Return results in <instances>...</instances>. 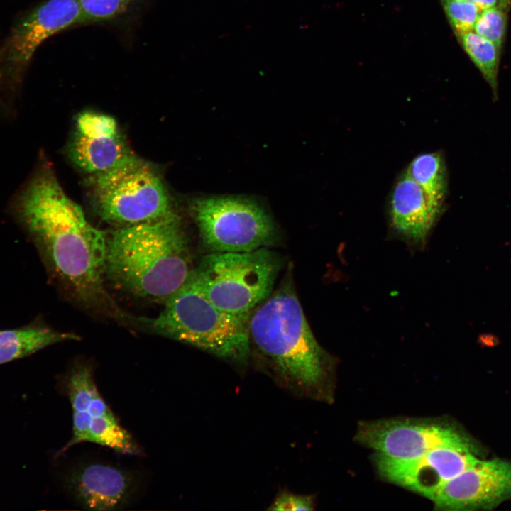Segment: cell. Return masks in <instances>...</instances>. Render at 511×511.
Returning a JSON list of instances; mask_svg holds the SVG:
<instances>
[{
  "instance_id": "cell-23",
  "label": "cell",
  "mask_w": 511,
  "mask_h": 511,
  "mask_svg": "<svg viewBox=\"0 0 511 511\" xmlns=\"http://www.w3.org/2000/svg\"><path fill=\"white\" fill-rule=\"evenodd\" d=\"M477 5L482 11L495 6L497 0H470Z\"/></svg>"
},
{
  "instance_id": "cell-17",
  "label": "cell",
  "mask_w": 511,
  "mask_h": 511,
  "mask_svg": "<svg viewBox=\"0 0 511 511\" xmlns=\"http://www.w3.org/2000/svg\"><path fill=\"white\" fill-rule=\"evenodd\" d=\"M406 171L429 200L443 210L448 193L447 170L443 155L439 152L419 154L412 159Z\"/></svg>"
},
{
  "instance_id": "cell-21",
  "label": "cell",
  "mask_w": 511,
  "mask_h": 511,
  "mask_svg": "<svg viewBox=\"0 0 511 511\" xmlns=\"http://www.w3.org/2000/svg\"><path fill=\"white\" fill-rule=\"evenodd\" d=\"M505 24L504 12L499 8L493 6L481 12L473 29L478 35L492 42L500 50L505 34Z\"/></svg>"
},
{
  "instance_id": "cell-16",
  "label": "cell",
  "mask_w": 511,
  "mask_h": 511,
  "mask_svg": "<svg viewBox=\"0 0 511 511\" xmlns=\"http://www.w3.org/2000/svg\"><path fill=\"white\" fill-rule=\"evenodd\" d=\"M79 339L76 334L39 324L0 330V364L26 357L57 343Z\"/></svg>"
},
{
  "instance_id": "cell-13",
  "label": "cell",
  "mask_w": 511,
  "mask_h": 511,
  "mask_svg": "<svg viewBox=\"0 0 511 511\" xmlns=\"http://www.w3.org/2000/svg\"><path fill=\"white\" fill-rule=\"evenodd\" d=\"M79 23L83 19L77 0L45 1L13 28L6 44V62L13 70H21L45 40Z\"/></svg>"
},
{
  "instance_id": "cell-18",
  "label": "cell",
  "mask_w": 511,
  "mask_h": 511,
  "mask_svg": "<svg viewBox=\"0 0 511 511\" xmlns=\"http://www.w3.org/2000/svg\"><path fill=\"white\" fill-rule=\"evenodd\" d=\"M459 36L464 49L490 85L496 98L499 50L492 42L471 31Z\"/></svg>"
},
{
  "instance_id": "cell-11",
  "label": "cell",
  "mask_w": 511,
  "mask_h": 511,
  "mask_svg": "<svg viewBox=\"0 0 511 511\" xmlns=\"http://www.w3.org/2000/svg\"><path fill=\"white\" fill-rule=\"evenodd\" d=\"M478 459L468 439L439 446L410 461L375 460L378 471L386 480L429 499L446 481Z\"/></svg>"
},
{
  "instance_id": "cell-12",
  "label": "cell",
  "mask_w": 511,
  "mask_h": 511,
  "mask_svg": "<svg viewBox=\"0 0 511 511\" xmlns=\"http://www.w3.org/2000/svg\"><path fill=\"white\" fill-rule=\"evenodd\" d=\"M132 154L114 118L93 111L78 114L68 156L79 169L95 175L114 167Z\"/></svg>"
},
{
  "instance_id": "cell-3",
  "label": "cell",
  "mask_w": 511,
  "mask_h": 511,
  "mask_svg": "<svg viewBox=\"0 0 511 511\" xmlns=\"http://www.w3.org/2000/svg\"><path fill=\"white\" fill-rule=\"evenodd\" d=\"M194 268L188 239L176 213L121 226L108 238L106 276L136 297L165 302L187 281Z\"/></svg>"
},
{
  "instance_id": "cell-22",
  "label": "cell",
  "mask_w": 511,
  "mask_h": 511,
  "mask_svg": "<svg viewBox=\"0 0 511 511\" xmlns=\"http://www.w3.org/2000/svg\"><path fill=\"white\" fill-rule=\"evenodd\" d=\"M314 499L312 495L282 491L267 508L268 510H312Z\"/></svg>"
},
{
  "instance_id": "cell-24",
  "label": "cell",
  "mask_w": 511,
  "mask_h": 511,
  "mask_svg": "<svg viewBox=\"0 0 511 511\" xmlns=\"http://www.w3.org/2000/svg\"><path fill=\"white\" fill-rule=\"evenodd\" d=\"M460 1H470V0H460Z\"/></svg>"
},
{
  "instance_id": "cell-14",
  "label": "cell",
  "mask_w": 511,
  "mask_h": 511,
  "mask_svg": "<svg viewBox=\"0 0 511 511\" xmlns=\"http://www.w3.org/2000/svg\"><path fill=\"white\" fill-rule=\"evenodd\" d=\"M65 485L81 507L104 511L116 510L127 505L136 488L131 473L100 463L76 467L67 475Z\"/></svg>"
},
{
  "instance_id": "cell-1",
  "label": "cell",
  "mask_w": 511,
  "mask_h": 511,
  "mask_svg": "<svg viewBox=\"0 0 511 511\" xmlns=\"http://www.w3.org/2000/svg\"><path fill=\"white\" fill-rule=\"evenodd\" d=\"M12 211L51 274L77 301L128 319L104 285L108 238L66 194L48 164L20 189Z\"/></svg>"
},
{
  "instance_id": "cell-15",
  "label": "cell",
  "mask_w": 511,
  "mask_h": 511,
  "mask_svg": "<svg viewBox=\"0 0 511 511\" xmlns=\"http://www.w3.org/2000/svg\"><path fill=\"white\" fill-rule=\"evenodd\" d=\"M441 211L406 170L398 177L390 194L389 214L391 227L400 237L424 245Z\"/></svg>"
},
{
  "instance_id": "cell-5",
  "label": "cell",
  "mask_w": 511,
  "mask_h": 511,
  "mask_svg": "<svg viewBox=\"0 0 511 511\" xmlns=\"http://www.w3.org/2000/svg\"><path fill=\"white\" fill-rule=\"evenodd\" d=\"M281 268L267 247L244 252L210 253L192 278L204 295L223 312L250 316L273 292Z\"/></svg>"
},
{
  "instance_id": "cell-20",
  "label": "cell",
  "mask_w": 511,
  "mask_h": 511,
  "mask_svg": "<svg viewBox=\"0 0 511 511\" xmlns=\"http://www.w3.org/2000/svg\"><path fill=\"white\" fill-rule=\"evenodd\" d=\"M444 8L458 35L473 29L483 11L471 1L444 0Z\"/></svg>"
},
{
  "instance_id": "cell-8",
  "label": "cell",
  "mask_w": 511,
  "mask_h": 511,
  "mask_svg": "<svg viewBox=\"0 0 511 511\" xmlns=\"http://www.w3.org/2000/svg\"><path fill=\"white\" fill-rule=\"evenodd\" d=\"M66 388L72 410V435L61 452L77 444L91 442L123 454L140 453L99 392L89 366L80 365L72 369Z\"/></svg>"
},
{
  "instance_id": "cell-9",
  "label": "cell",
  "mask_w": 511,
  "mask_h": 511,
  "mask_svg": "<svg viewBox=\"0 0 511 511\" xmlns=\"http://www.w3.org/2000/svg\"><path fill=\"white\" fill-rule=\"evenodd\" d=\"M356 439L376 451L375 459L401 463L441 445L468 440L453 425L437 419H381L362 422Z\"/></svg>"
},
{
  "instance_id": "cell-6",
  "label": "cell",
  "mask_w": 511,
  "mask_h": 511,
  "mask_svg": "<svg viewBox=\"0 0 511 511\" xmlns=\"http://www.w3.org/2000/svg\"><path fill=\"white\" fill-rule=\"evenodd\" d=\"M92 182L97 212L107 223L126 226L175 213L158 171L134 154L92 175Z\"/></svg>"
},
{
  "instance_id": "cell-10",
  "label": "cell",
  "mask_w": 511,
  "mask_h": 511,
  "mask_svg": "<svg viewBox=\"0 0 511 511\" xmlns=\"http://www.w3.org/2000/svg\"><path fill=\"white\" fill-rule=\"evenodd\" d=\"M511 498V463L478 459L429 498L436 509L488 510Z\"/></svg>"
},
{
  "instance_id": "cell-4",
  "label": "cell",
  "mask_w": 511,
  "mask_h": 511,
  "mask_svg": "<svg viewBox=\"0 0 511 511\" xmlns=\"http://www.w3.org/2000/svg\"><path fill=\"white\" fill-rule=\"evenodd\" d=\"M153 318L134 319L145 329L192 346L243 369L251 357L250 316L223 312L197 286L192 275Z\"/></svg>"
},
{
  "instance_id": "cell-19",
  "label": "cell",
  "mask_w": 511,
  "mask_h": 511,
  "mask_svg": "<svg viewBox=\"0 0 511 511\" xmlns=\"http://www.w3.org/2000/svg\"><path fill=\"white\" fill-rule=\"evenodd\" d=\"M135 0H77L83 23L109 21L123 14Z\"/></svg>"
},
{
  "instance_id": "cell-7",
  "label": "cell",
  "mask_w": 511,
  "mask_h": 511,
  "mask_svg": "<svg viewBox=\"0 0 511 511\" xmlns=\"http://www.w3.org/2000/svg\"><path fill=\"white\" fill-rule=\"evenodd\" d=\"M192 211L202 243L210 253L253 251L268 247L275 236L271 218L248 199H199Z\"/></svg>"
},
{
  "instance_id": "cell-2",
  "label": "cell",
  "mask_w": 511,
  "mask_h": 511,
  "mask_svg": "<svg viewBox=\"0 0 511 511\" xmlns=\"http://www.w3.org/2000/svg\"><path fill=\"white\" fill-rule=\"evenodd\" d=\"M248 331L251 356L278 386L295 397L329 398L334 359L314 337L290 275L252 312Z\"/></svg>"
}]
</instances>
